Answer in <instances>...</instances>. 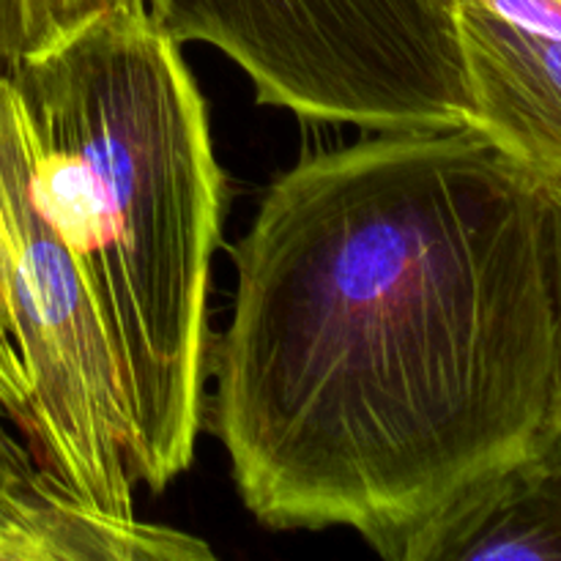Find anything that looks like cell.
Instances as JSON below:
<instances>
[{"label":"cell","mask_w":561,"mask_h":561,"mask_svg":"<svg viewBox=\"0 0 561 561\" xmlns=\"http://www.w3.org/2000/svg\"><path fill=\"white\" fill-rule=\"evenodd\" d=\"M211 345L214 433L277 531L383 559L551 447L542 181L471 126L370 131L263 195Z\"/></svg>","instance_id":"1"},{"label":"cell","mask_w":561,"mask_h":561,"mask_svg":"<svg viewBox=\"0 0 561 561\" xmlns=\"http://www.w3.org/2000/svg\"><path fill=\"white\" fill-rule=\"evenodd\" d=\"M5 75L33 201L75 255L113 351L131 477L159 493L195 460L206 414L225 211L206 99L146 0L93 16Z\"/></svg>","instance_id":"2"},{"label":"cell","mask_w":561,"mask_h":561,"mask_svg":"<svg viewBox=\"0 0 561 561\" xmlns=\"http://www.w3.org/2000/svg\"><path fill=\"white\" fill-rule=\"evenodd\" d=\"M175 44L228 55L268 107L365 131L466 126L447 0H146Z\"/></svg>","instance_id":"3"},{"label":"cell","mask_w":561,"mask_h":561,"mask_svg":"<svg viewBox=\"0 0 561 561\" xmlns=\"http://www.w3.org/2000/svg\"><path fill=\"white\" fill-rule=\"evenodd\" d=\"M0 217L11 316L31 383L25 436L38 469L85 507L135 518L129 425L96 301L58 230L33 201L22 104L0 71Z\"/></svg>","instance_id":"4"},{"label":"cell","mask_w":561,"mask_h":561,"mask_svg":"<svg viewBox=\"0 0 561 561\" xmlns=\"http://www.w3.org/2000/svg\"><path fill=\"white\" fill-rule=\"evenodd\" d=\"M447 3L469 91L466 126L535 179L561 184V42Z\"/></svg>","instance_id":"5"},{"label":"cell","mask_w":561,"mask_h":561,"mask_svg":"<svg viewBox=\"0 0 561 561\" xmlns=\"http://www.w3.org/2000/svg\"><path fill=\"white\" fill-rule=\"evenodd\" d=\"M403 561H561V442L447 510Z\"/></svg>","instance_id":"6"},{"label":"cell","mask_w":561,"mask_h":561,"mask_svg":"<svg viewBox=\"0 0 561 561\" xmlns=\"http://www.w3.org/2000/svg\"><path fill=\"white\" fill-rule=\"evenodd\" d=\"M69 496L0 422V561H55Z\"/></svg>","instance_id":"7"},{"label":"cell","mask_w":561,"mask_h":561,"mask_svg":"<svg viewBox=\"0 0 561 561\" xmlns=\"http://www.w3.org/2000/svg\"><path fill=\"white\" fill-rule=\"evenodd\" d=\"M27 403H31V383H27L25 365H22L14 316H11L9 241H5L3 217H0V414L14 420L20 431H25Z\"/></svg>","instance_id":"8"},{"label":"cell","mask_w":561,"mask_h":561,"mask_svg":"<svg viewBox=\"0 0 561 561\" xmlns=\"http://www.w3.org/2000/svg\"><path fill=\"white\" fill-rule=\"evenodd\" d=\"M129 0H22L25 11V55L38 53L60 42L77 27L91 22L104 11L124 5ZM22 55V58H25Z\"/></svg>","instance_id":"9"},{"label":"cell","mask_w":561,"mask_h":561,"mask_svg":"<svg viewBox=\"0 0 561 561\" xmlns=\"http://www.w3.org/2000/svg\"><path fill=\"white\" fill-rule=\"evenodd\" d=\"M542 203H546L548 263H551L553 310H557V387H553L551 409V447L561 442V184L542 181Z\"/></svg>","instance_id":"10"},{"label":"cell","mask_w":561,"mask_h":561,"mask_svg":"<svg viewBox=\"0 0 561 561\" xmlns=\"http://www.w3.org/2000/svg\"><path fill=\"white\" fill-rule=\"evenodd\" d=\"M25 55L22 0H0V71H11Z\"/></svg>","instance_id":"11"}]
</instances>
